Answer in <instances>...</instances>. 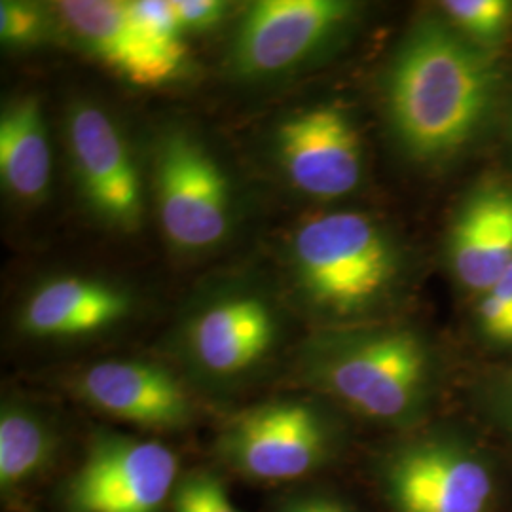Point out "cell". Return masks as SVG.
<instances>
[{
	"instance_id": "6da1fadb",
	"label": "cell",
	"mask_w": 512,
	"mask_h": 512,
	"mask_svg": "<svg viewBox=\"0 0 512 512\" xmlns=\"http://www.w3.org/2000/svg\"><path fill=\"white\" fill-rule=\"evenodd\" d=\"M497 88L499 73L488 50L448 19H421L387 78V112L399 145L418 162L458 154L484 128Z\"/></svg>"
},
{
	"instance_id": "7a4b0ae2",
	"label": "cell",
	"mask_w": 512,
	"mask_h": 512,
	"mask_svg": "<svg viewBox=\"0 0 512 512\" xmlns=\"http://www.w3.org/2000/svg\"><path fill=\"white\" fill-rule=\"evenodd\" d=\"M298 374L366 420L410 427L429 404L433 357L420 334L403 327L327 330L302 348Z\"/></svg>"
},
{
	"instance_id": "3957f363",
	"label": "cell",
	"mask_w": 512,
	"mask_h": 512,
	"mask_svg": "<svg viewBox=\"0 0 512 512\" xmlns=\"http://www.w3.org/2000/svg\"><path fill=\"white\" fill-rule=\"evenodd\" d=\"M291 253L298 283L311 306L336 319L376 306L397 275L391 241L363 213L311 217L294 234Z\"/></svg>"
},
{
	"instance_id": "277c9868",
	"label": "cell",
	"mask_w": 512,
	"mask_h": 512,
	"mask_svg": "<svg viewBox=\"0 0 512 512\" xmlns=\"http://www.w3.org/2000/svg\"><path fill=\"white\" fill-rule=\"evenodd\" d=\"M338 450L336 429L308 401L279 399L234 416L215 442L222 467L256 484H289L319 473Z\"/></svg>"
},
{
	"instance_id": "5b68a950",
	"label": "cell",
	"mask_w": 512,
	"mask_h": 512,
	"mask_svg": "<svg viewBox=\"0 0 512 512\" xmlns=\"http://www.w3.org/2000/svg\"><path fill=\"white\" fill-rule=\"evenodd\" d=\"M181 478L179 456L164 442L99 429L61 503L67 512H165Z\"/></svg>"
},
{
	"instance_id": "8992f818",
	"label": "cell",
	"mask_w": 512,
	"mask_h": 512,
	"mask_svg": "<svg viewBox=\"0 0 512 512\" xmlns=\"http://www.w3.org/2000/svg\"><path fill=\"white\" fill-rule=\"evenodd\" d=\"M391 512H490L494 476L475 448L429 435L391 448L378 465Z\"/></svg>"
},
{
	"instance_id": "52a82bcc",
	"label": "cell",
	"mask_w": 512,
	"mask_h": 512,
	"mask_svg": "<svg viewBox=\"0 0 512 512\" xmlns=\"http://www.w3.org/2000/svg\"><path fill=\"white\" fill-rule=\"evenodd\" d=\"M156 198L167 239L186 251L217 245L230 228V186L205 148L184 133L165 137L156 154Z\"/></svg>"
},
{
	"instance_id": "ba28073f",
	"label": "cell",
	"mask_w": 512,
	"mask_h": 512,
	"mask_svg": "<svg viewBox=\"0 0 512 512\" xmlns=\"http://www.w3.org/2000/svg\"><path fill=\"white\" fill-rule=\"evenodd\" d=\"M355 12L344 0H262L241 19L232 63L241 76L285 73L321 50Z\"/></svg>"
},
{
	"instance_id": "9c48e42d",
	"label": "cell",
	"mask_w": 512,
	"mask_h": 512,
	"mask_svg": "<svg viewBox=\"0 0 512 512\" xmlns=\"http://www.w3.org/2000/svg\"><path fill=\"white\" fill-rule=\"evenodd\" d=\"M275 147L287 179L306 196L336 200L361 183V139L338 107L319 105L289 116L277 129Z\"/></svg>"
},
{
	"instance_id": "30bf717a",
	"label": "cell",
	"mask_w": 512,
	"mask_h": 512,
	"mask_svg": "<svg viewBox=\"0 0 512 512\" xmlns=\"http://www.w3.org/2000/svg\"><path fill=\"white\" fill-rule=\"evenodd\" d=\"M67 137L86 202L110 226L135 230L143 219V184L120 129L105 110L76 103Z\"/></svg>"
},
{
	"instance_id": "8fae6325",
	"label": "cell",
	"mask_w": 512,
	"mask_h": 512,
	"mask_svg": "<svg viewBox=\"0 0 512 512\" xmlns=\"http://www.w3.org/2000/svg\"><path fill=\"white\" fill-rule=\"evenodd\" d=\"M74 391L97 412L147 431H179L194 420L183 382L165 366L114 359L82 370Z\"/></svg>"
},
{
	"instance_id": "7c38bea8",
	"label": "cell",
	"mask_w": 512,
	"mask_h": 512,
	"mask_svg": "<svg viewBox=\"0 0 512 512\" xmlns=\"http://www.w3.org/2000/svg\"><path fill=\"white\" fill-rule=\"evenodd\" d=\"M277 342L270 306L253 296L226 298L203 310L186 330L190 366L213 382H234L262 365Z\"/></svg>"
},
{
	"instance_id": "4fadbf2b",
	"label": "cell",
	"mask_w": 512,
	"mask_h": 512,
	"mask_svg": "<svg viewBox=\"0 0 512 512\" xmlns=\"http://www.w3.org/2000/svg\"><path fill=\"white\" fill-rule=\"evenodd\" d=\"M55 12L88 52L135 86H162L183 67L184 59L148 35L129 2L63 0Z\"/></svg>"
},
{
	"instance_id": "5bb4252c",
	"label": "cell",
	"mask_w": 512,
	"mask_h": 512,
	"mask_svg": "<svg viewBox=\"0 0 512 512\" xmlns=\"http://www.w3.org/2000/svg\"><path fill=\"white\" fill-rule=\"evenodd\" d=\"M450 262L459 281L488 293L512 266V190L488 184L475 190L450 230Z\"/></svg>"
},
{
	"instance_id": "9a60e30c",
	"label": "cell",
	"mask_w": 512,
	"mask_h": 512,
	"mask_svg": "<svg viewBox=\"0 0 512 512\" xmlns=\"http://www.w3.org/2000/svg\"><path fill=\"white\" fill-rule=\"evenodd\" d=\"M131 311L128 294L103 281L59 277L42 285L21 311V330L33 338L71 340L114 327Z\"/></svg>"
},
{
	"instance_id": "2e32d148",
	"label": "cell",
	"mask_w": 512,
	"mask_h": 512,
	"mask_svg": "<svg viewBox=\"0 0 512 512\" xmlns=\"http://www.w3.org/2000/svg\"><path fill=\"white\" fill-rule=\"evenodd\" d=\"M61 440L52 421L21 401L0 410V495L4 507L19 505L52 473Z\"/></svg>"
},
{
	"instance_id": "e0dca14e",
	"label": "cell",
	"mask_w": 512,
	"mask_h": 512,
	"mask_svg": "<svg viewBox=\"0 0 512 512\" xmlns=\"http://www.w3.org/2000/svg\"><path fill=\"white\" fill-rule=\"evenodd\" d=\"M0 177L21 202H38L52 177V150L40 103L23 97L0 118Z\"/></svg>"
},
{
	"instance_id": "ac0fdd59",
	"label": "cell",
	"mask_w": 512,
	"mask_h": 512,
	"mask_svg": "<svg viewBox=\"0 0 512 512\" xmlns=\"http://www.w3.org/2000/svg\"><path fill=\"white\" fill-rule=\"evenodd\" d=\"M440 6L448 23L484 50L503 42L511 31L512 2L509 0H446Z\"/></svg>"
},
{
	"instance_id": "d6986e66",
	"label": "cell",
	"mask_w": 512,
	"mask_h": 512,
	"mask_svg": "<svg viewBox=\"0 0 512 512\" xmlns=\"http://www.w3.org/2000/svg\"><path fill=\"white\" fill-rule=\"evenodd\" d=\"M52 21L33 2L2 0L0 2V38L10 48L37 46L50 37Z\"/></svg>"
},
{
	"instance_id": "ffe728a7",
	"label": "cell",
	"mask_w": 512,
	"mask_h": 512,
	"mask_svg": "<svg viewBox=\"0 0 512 512\" xmlns=\"http://www.w3.org/2000/svg\"><path fill=\"white\" fill-rule=\"evenodd\" d=\"M133 14L147 29L148 35L154 38L169 54L186 57L183 29L171 10V2H158V0H135L129 2Z\"/></svg>"
},
{
	"instance_id": "44dd1931",
	"label": "cell",
	"mask_w": 512,
	"mask_h": 512,
	"mask_svg": "<svg viewBox=\"0 0 512 512\" xmlns=\"http://www.w3.org/2000/svg\"><path fill=\"white\" fill-rule=\"evenodd\" d=\"M482 334L495 344L512 346V304L494 293H486L478 306Z\"/></svg>"
},
{
	"instance_id": "7402d4cb",
	"label": "cell",
	"mask_w": 512,
	"mask_h": 512,
	"mask_svg": "<svg viewBox=\"0 0 512 512\" xmlns=\"http://www.w3.org/2000/svg\"><path fill=\"white\" fill-rule=\"evenodd\" d=\"M183 31H207L222 21L228 4L219 0H169Z\"/></svg>"
},
{
	"instance_id": "603a6c76",
	"label": "cell",
	"mask_w": 512,
	"mask_h": 512,
	"mask_svg": "<svg viewBox=\"0 0 512 512\" xmlns=\"http://www.w3.org/2000/svg\"><path fill=\"white\" fill-rule=\"evenodd\" d=\"M190 480L196 488V494L200 497L203 511L243 512L230 501L228 492L219 476L207 473V471H196V473H190Z\"/></svg>"
},
{
	"instance_id": "cb8c5ba5",
	"label": "cell",
	"mask_w": 512,
	"mask_h": 512,
	"mask_svg": "<svg viewBox=\"0 0 512 512\" xmlns=\"http://www.w3.org/2000/svg\"><path fill=\"white\" fill-rule=\"evenodd\" d=\"M490 406L495 420L512 435V366L503 370L490 385Z\"/></svg>"
},
{
	"instance_id": "d4e9b609",
	"label": "cell",
	"mask_w": 512,
	"mask_h": 512,
	"mask_svg": "<svg viewBox=\"0 0 512 512\" xmlns=\"http://www.w3.org/2000/svg\"><path fill=\"white\" fill-rule=\"evenodd\" d=\"M171 511L205 512L202 503H200V497L196 494V488L190 480V475H183V478H181L175 497H173V503H171Z\"/></svg>"
},
{
	"instance_id": "484cf974",
	"label": "cell",
	"mask_w": 512,
	"mask_h": 512,
	"mask_svg": "<svg viewBox=\"0 0 512 512\" xmlns=\"http://www.w3.org/2000/svg\"><path fill=\"white\" fill-rule=\"evenodd\" d=\"M325 495H294L279 505L275 512H321Z\"/></svg>"
},
{
	"instance_id": "4316f807",
	"label": "cell",
	"mask_w": 512,
	"mask_h": 512,
	"mask_svg": "<svg viewBox=\"0 0 512 512\" xmlns=\"http://www.w3.org/2000/svg\"><path fill=\"white\" fill-rule=\"evenodd\" d=\"M488 293L497 294V296H501L503 300H507V302H511L512 304V266L503 274V277L495 283L494 289L488 291Z\"/></svg>"
},
{
	"instance_id": "83f0119b",
	"label": "cell",
	"mask_w": 512,
	"mask_h": 512,
	"mask_svg": "<svg viewBox=\"0 0 512 512\" xmlns=\"http://www.w3.org/2000/svg\"><path fill=\"white\" fill-rule=\"evenodd\" d=\"M321 512H353L349 509L348 505H344L342 501H338V499H330V497H325V501H323V511Z\"/></svg>"
}]
</instances>
